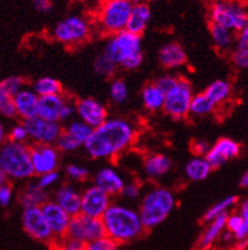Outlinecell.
Segmentation results:
<instances>
[{"instance_id": "obj_1", "label": "cell", "mask_w": 248, "mask_h": 250, "mask_svg": "<svg viewBox=\"0 0 248 250\" xmlns=\"http://www.w3.org/2000/svg\"><path fill=\"white\" fill-rule=\"evenodd\" d=\"M137 139V127L132 121L123 117L108 118L93 130L85 144V151L95 160L115 159L133 145Z\"/></svg>"}, {"instance_id": "obj_2", "label": "cell", "mask_w": 248, "mask_h": 250, "mask_svg": "<svg viewBox=\"0 0 248 250\" xmlns=\"http://www.w3.org/2000/svg\"><path fill=\"white\" fill-rule=\"evenodd\" d=\"M101 221L107 236L115 240L118 244L138 239L146 230L138 209L132 208L124 203H112L101 217Z\"/></svg>"}, {"instance_id": "obj_3", "label": "cell", "mask_w": 248, "mask_h": 250, "mask_svg": "<svg viewBox=\"0 0 248 250\" xmlns=\"http://www.w3.org/2000/svg\"><path fill=\"white\" fill-rule=\"evenodd\" d=\"M176 198L172 190L166 187H153L142 196L138 212L146 230L161 225L172 212Z\"/></svg>"}, {"instance_id": "obj_4", "label": "cell", "mask_w": 248, "mask_h": 250, "mask_svg": "<svg viewBox=\"0 0 248 250\" xmlns=\"http://www.w3.org/2000/svg\"><path fill=\"white\" fill-rule=\"evenodd\" d=\"M133 1L103 0L94 16V25L103 35L112 36L126 31Z\"/></svg>"}, {"instance_id": "obj_5", "label": "cell", "mask_w": 248, "mask_h": 250, "mask_svg": "<svg viewBox=\"0 0 248 250\" xmlns=\"http://www.w3.org/2000/svg\"><path fill=\"white\" fill-rule=\"evenodd\" d=\"M0 168L13 179H29L35 175L31 146L25 143L8 141L0 149Z\"/></svg>"}, {"instance_id": "obj_6", "label": "cell", "mask_w": 248, "mask_h": 250, "mask_svg": "<svg viewBox=\"0 0 248 250\" xmlns=\"http://www.w3.org/2000/svg\"><path fill=\"white\" fill-rule=\"evenodd\" d=\"M248 13L239 0H213L208 9L209 23L238 33L243 28Z\"/></svg>"}, {"instance_id": "obj_7", "label": "cell", "mask_w": 248, "mask_h": 250, "mask_svg": "<svg viewBox=\"0 0 248 250\" xmlns=\"http://www.w3.org/2000/svg\"><path fill=\"white\" fill-rule=\"evenodd\" d=\"M93 33V23L86 17L71 14L55 25L52 36L63 46L75 47L89 40Z\"/></svg>"}, {"instance_id": "obj_8", "label": "cell", "mask_w": 248, "mask_h": 250, "mask_svg": "<svg viewBox=\"0 0 248 250\" xmlns=\"http://www.w3.org/2000/svg\"><path fill=\"white\" fill-rule=\"evenodd\" d=\"M142 52L141 36L129 32L128 29L109 36L104 46L103 55L120 67L129 57Z\"/></svg>"}, {"instance_id": "obj_9", "label": "cell", "mask_w": 248, "mask_h": 250, "mask_svg": "<svg viewBox=\"0 0 248 250\" xmlns=\"http://www.w3.org/2000/svg\"><path fill=\"white\" fill-rule=\"evenodd\" d=\"M194 95L191 83L185 78L179 76L177 83L166 92L162 111L172 120H186L190 116V107Z\"/></svg>"}, {"instance_id": "obj_10", "label": "cell", "mask_w": 248, "mask_h": 250, "mask_svg": "<svg viewBox=\"0 0 248 250\" xmlns=\"http://www.w3.org/2000/svg\"><path fill=\"white\" fill-rule=\"evenodd\" d=\"M107 236L105 228L101 219L90 217L84 213L73 216L70 221L69 230H67V238L71 240L81 241L84 244H88L90 241Z\"/></svg>"}, {"instance_id": "obj_11", "label": "cell", "mask_w": 248, "mask_h": 250, "mask_svg": "<svg viewBox=\"0 0 248 250\" xmlns=\"http://www.w3.org/2000/svg\"><path fill=\"white\" fill-rule=\"evenodd\" d=\"M23 124L27 127L29 139L35 144L56 145L57 140L60 139L61 133L63 132V127L61 126L60 122L43 120L38 116L29 118V120H24Z\"/></svg>"}, {"instance_id": "obj_12", "label": "cell", "mask_w": 248, "mask_h": 250, "mask_svg": "<svg viewBox=\"0 0 248 250\" xmlns=\"http://www.w3.org/2000/svg\"><path fill=\"white\" fill-rule=\"evenodd\" d=\"M22 222L25 232L36 240L42 243L55 241V236L44 219L41 207H29L23 209Z\"/></svg>"}, {"instance_id": "obj_13", "label": "cell", "mask_w": 248, "mask_h": 250, "mask_svg": "<svg viewBox=\"0 0 248 250\" xmlns=\"http://www.w3.org/2000/svg\"><path fill=\"white\" fill-rule=\"evenodd\" d=\"M112 203V196L95 184L81 192V213L90 217L101 219Z\"/></svg>"}, {"instance_id": "obj_14", "label": "cell", "mask_w": 248, "mask_h": 250, "mask_svg": "<svg viewBox=\"0 0 248 250\" xmlns=\"http://www.w3.org/2000/svg\"><path fill=\"white\" fill-rule=\"evenodd\" d=\"M31 158L36 175L57 170L60 165V150L56 145L35 144L31 146Z\"/></svg>"}, {"instance_id": "obj_15", "label": "cell", "mask_w": 248, "mask_h": 250, "mask_svg": "<svg viewBox=\"0 0 248 250\" xmlns=\"http://www.w3.org/2000/svg\"><path fill=\"white\" fill-rule=\"evenodd\" d=\"M44 219L50 226L51 231L55 236V241H65L67 238V230H69L71 217L69 213L55 201H47L41 207Z\"/></svg>"}, {"instance_id": "obj_16", "label": "cell", "mask_w": 248, "mask_h": 250, "mask_svg": "<svg viewBox=\"0 0 248 250\" xmlns=\"http://www.w3.org/2000/svg\"><path fill=\"white\" fill-rule=\"evenodd\" d=\"M76 114L93 128L103 125L109 118L107 105L95 98H81L76 101Z\"/></svg>"}, {"instance_id": "obj_17", "label": "cell", "mask_w": 248, "mask_h": 250, "mask_svg": "<svg viewBox=\"0 0 248 250\" xmlns=\"http://www.w3.org/2000/svg\"><path fill=\"white\" fill-rule=\"evenodd\" d=\"M241 154V145L229 137H222L210 146L207 154V160L210 163L211 168H222L224 164L238 158Z\"/></svg>"}, {"instance_id": "obj_18", "label": "cell", "mask_w": 248, "mask_h": 250, "mask_svg": "<svg viewBox=\"0 0 248 250\" xmlns=\"http://www.w3.org/2000/svg\"><path fill=\"white\" fill-rule=\"evenodd\" d=\"M70 102L69 97L61 93V94L46 95V97H39L38 102V117L43 120L52 121V122H60L61 116H62L63 108Z\"/></svg>"}, {"instance_id": "obj_19", "label": "cell", "mask_w": 248, "mask_h": 250, "mask_svg": "<svg viewBox=\"0 0 248 250\" xmlns=\"http://www.w3.org/2000/svg\"><path fill=\"white\" fill-rule=\"evenodd\" d=\"M54 201L70 216L81 213V192L74 187L73 184H62L57 188Z\"/></svg>"}, {"instance_id": "obj_20", "label": "cell", "mask_w": 248, "mask_h": 250, "mask_svg": "<svg viewBox=\"0 0 248 250\" xmlns=\"http://www.w3.org/2000/svg\"><path fill=\"white\" fill-rule=\"evenodd\" d=\"M158 60L165 69L177 70L185 66V63L188 62V55L180 43L169 42L160 48Z\"/></svg>"}, {"instance_id": "obj_21", "label": "cell", "mask_w": 248, "mask_h": 250, "mask_svg": "<svg viewBox=\"0 0 248 250\" xmlns=\"http://www.w3.org/2000/svg\"><path fill=\"white\" fill-rule=\"evenodd\" d=\"M94 184L105 190L108 194L114 197L122 193L123 188L126 186V182L116 169L105 167L96 173L94 178Z\"/></svg>"}, {"instance_id": "obj_22", "label": "cell", "mask_w": 248, "mask_h": 250, "mask_svg": "<svg viewBox=\"0 0 248 250\" xmlns=\"http://www.w3.org/2000/svg\"><path fill=\"white\" fill-rule=\"evenodd\" d=\"M152 12L150 4L142 1V0H135L133 1L132 12L129 16L128 25L127 29L135 35L142 36V33L147 29L148 24L151 22Z\"/></svg>"}, {"instance_id": "obj_23", "label": "cell", "mask_w": 248, "mask_h": 250, "mask_svg": "<svg viewBox=\"0 0 248 250\" xmlns=\"http://www.w3.org/2000/svg\"><path fill=\"white\" fill-rule=\"evenodd\" d=\"M38 102L39 97L33 89L23 88L14 95L17 114L22 117L23 121L36 117L38 113Z\"/></svg>"}, {"instance_id": "obj_24", "label": "cell", "mask_w": 248, "mask_h": 250, "mask_svg": "<svg viewBox=\"0 0 248 250\" xmlns=\"http://www.w3.org/2000/svg\"><path fill=\"white\" fill-rule=\"evenodd\" d=\"M171 167H172L171 159L160 152L150 154L146 156L145 162H143V170H145L146 175L152 179L164 177L171 170Z\"/></svg>"}, {"instance_id": "obj_25", "label": "cell", "mask_w": 248, "mask_h": 250, "mask_svg": "<svg viewBox=\"0 0 248 250\" xmlns=\"http://www.w3.org/2000/svg\"><path fill=\"white\" fill-rule=\"evenodd\" d=\"M166 93L157 85V83H148L141 92L142 104L148 112H158L164 109Z\"/></svg>"}, {"instance_id": "obj_26", "label": "cell", "mask_w": 248, "mask_h": 250, "mask_svg": "<svg viewBox=\"0 0 248 250\" xmlns=\"http://www.w3.org/2000/svg\"><path fill=\"white\" fill-rule=\"evenodd\" d=\"M209 32H210L213 44L220 52H227V51L232 50L233 44H236L237 33L226 27L209 23Z\"/></svg>"}, {"instance_id": "obj_27", "label": "cell", "mask_w": 248, "mask_h": 250, "mask_svg": "<svg viewBox=\"0 0 248 250\" xmlns=\"http://www.w3.org/2000/svg\"><path fill=\"white\" fill-rule=\"evenodd\" d=\"M211 170L213 168L205 156H194L185 165L186 178L192 182L205 181L210 175Z\"/></svg>"}, {"instance_id": "obj_28", "label": "cell", "mask_w": 248, "mask_h": 250, "mask_svg": "<svg viewBox=\"0 0 248 250\" xmlns=\"http://www.w3.org/2000/svg\"><path fill=\"white\" fill-rule=\"evenodd\" d=\"M47 201H50L47 190L39 187L37 182L28 184L19 197V202L23 206V208L42 207Z\"/></svg>"}, {"instance_id": "obj_29", "label": "cell", "mask_w": 248, "mask_h": 250, "mask_svg": "<svg viewBox=\"0 0 248 250\" xmlns=\"http://www.w3.org/2000/svg\"><path fill=\"white\" fill-rule=\"evenodd\" d=\"M204 94L218 108L219 105L224 104L230 98V95H232V85L227 80H214L211 84L207 86V89L204 90Z\"/></svg>"}, {"instance_id": "obj_30", "label": "cell", "mask_w": 248, "mask_h": 250, "mask_svg": "<svg viewBox=\"0 0 248 250\" xmlns=\"http://www.w3.org/2000/svg\"><path fill=\"white\" fill-rule=\"evenodd\" d=\"M227 217H228V213H224V215L218 216L217 219L211 220L210 222H208L209 225L205 229L204 234L201 235L200 239L201 249L209 248L219 236H222L223 231L226 230Z\"/></svg>"}, {"instance_id": "obj_31", "label": "cell", "mask_w": 248, "mask_h": 250, "mask_svg": "<svg viewBox=\"0 0 248 250\" xmlns=\"http://www.w3.org/2000/svg\"><path fill=\"white\" fill-rule=\"evenodd\" d=\"M93 127L89 126L88 124H85L84 121L81 120H71L67 124V126L63 128V131L69 135V136L73 137L75 141L80 144L81 146H84L85 144L88 143V140L90 139L91 133H93Z\"/></svg>"}, {"instance_id": "obj_32", "label": "cell", "mask_w": 248, "mask_h": 250, "mask_svg": "<svg viewBox=\"0 0 248 250\" xmlns=\"http://www.w3.org/2000/svg\"><path fill=\"white\" fill-rule=\"evenodd\" d=\"M33 90L37 93L38 97H46V95H55L62 93V85L55 78L51 76H43L39 78L37 82L33 84Z\"/></svg>"}, {"instance_id": "obj_33", "label": "cell", "mask_w": 248, "mask_h": 250, "mask_svg": "<svg viewBox=\"0 0 248 250\" xmlns=\"http://www.w3.org/2000/svg\"><path fill=\"white\" fill-rule=\"evenodd\" d=\"M217 109V107L211 103V101L203 93L195 94L190 107V114L195 117H205L208 114L213 113Z\"/></svg>"}, {"instance_id": "obj_34", "label": "cell", "mask_w": 248, "mask_h": 250, "mask_svg": "<svg viewBox=\"0 0 248 250\" xmlns=\"http://www.w3.org/2000/svg\"><path fill=\"white\" fill-rule=\"evenodd\" d=\"M237 203H238V197L234 196V194H233V196L226 197L223 200H220L219 202L214 203L213 206L208 209L207 212H205L204 220L207 222H210L211 220L217 219L218 216L228 213V211L236 206Z\"/></svg>"}, {"instance_id": "obj_35", "label": "cell", "mask_w": 248, "mask_h": 250, "mask_svg": "<svg viewBox=\"0 0 248 250\" xmlns=\"http://www.w3.org/2000/svg\"><path fill=\"white\" fill-rule=\"evenodd\" d=\"M0 114L6 118L17 117V109L14 104V95L0 83Z\"/></svg>"}, {"instance_id": "obj_36", "label": "cell", "mask_w": 248, "mask_h": 250, "mask_svg": "<svg viewBox=\"0 0 248 250\" xmlns=\"http://www.w3.org/2000/svg\"><path fill=\"white\" fill-rule=\"evenodd\" d=\"M109 97L112 102L116 103V104L124 103L129 97L128 84L123 79H114L110 84Z\"/></svg>"}, {"instance_id": "obj_37", "label": "cell", "mask_w": 248, "mask_h": 250, "mask_svg": "<svg viewBox=\"0 0 248 250\" xmlns=\"http://www.w3.org/2000/svg\"><path fill=\"white\" fill-rule=\"evenodd\" d=\"M116 69H118V66L113 61L109 60L105 55L101 54L95 57L94 71L97 75L104 76V78H112L116 73Z\"/></svg>"}, {"instance_id": "obj_38", "label": "cell", "mask_w": 248, "mask_h": 250, "mask_svg": "<svg viewBox=\"0 0 248 250\" xmlns=\"http://www.w3.org/2000/svg\"><path fill=\"white\" fill-rule=\"evenodd\" d=\"M119 245L115 240H113L109 236L96 239L94 241H90L88 244H85L86 250H119Z\"/></svg>"}, {"instance_id": "obj_39", "label": "cell", "mask_w": 248, "mask_h": 250, "mask_svg": "<svg viewBox=\"0 0 248 250\" xmlns=\"http://www.w3.org/2000/svg\"><path fill=\"white\" fill-rule=\"evenodd\" d=\"M230 60L237 69L248 71V47H234L230 54Z\"/></svg>"}, {"instance_id": "obj_40", "label": "cell", "mask_w": 248, "mask_h": 250, "mask_svg": "<svg viewBox=\"0 0 248 250\" xmlns=\"http://www.w3.org/2000/svg\"><path fill=\"white\" fill-rule=\"evenodd\" d=\"M56 147L60 150V152H74L76 151V150H79L80 147H82V146L63 131V132L61 133L60 139L57 140Z\"/></svg>"}, {"instance_id": "obj_41", "label": "cell", "mask_w": 248, "mask_h": 250, "mask_svg": "<svg viewBox=\"0 0 248 250\" xmlns=\"http://www.w3.org/2000/svg\"><path fill=\"white\" fill-rule=\"evenodd\" d=\"M66 175L70 181L84 182L89 178V170L80 164H69L66 167Z\"/></svg>"}, {"instance_id": "obj_42", "label": "cell", "mask_w": 248, "mask_h": 250, "mask_svg": "<svg viewBox=\"0 0 248 250\" xmlns=\"http://www.w3.org/2000/svg\"><path fill=\"white\" fill-rule=\"evenodd\" d=\"M141 184L137 182H129V183H126L120 196L124 201H137L141 197Z\"/></svg>"}, {"instance_id": "obj_43", "label": "cell", "mask_w": 248, "mask_h": 250, "mask_svg": "<svg viewBox=\"0 0 248 250\" xmlns=\"http://www.w3.org/2000/svg\"><path fill=\"white\" fill-rule=\"evenodd\" d=\"M60 173L58 170H55V171H50V173H46V174H42V175H38V179H37V184L41 188L43 189H50L52 188L54 186H56L60 181Z\"/></svg>"}, {"instance_id": "obj_44", "label": "cell", "mask_w": 248, "mask_h": 250, "mask_svg": "<svg viewBox=\"0 0 248 250\" xmlns=\"http://www.w3.org/2000/svg\"><path fill=\"white\" fill-rule=\"evenodd\" d=\"M29 139L28 131L24 124H18L13 127L9 133V141H14V143H25Z\"/></svg>"}, {"instance_id": "obj_45", "label": "cell", "mask_w": 248, "mask_h": 250, "mask_svg": "<svg viewBox=\"0 0 248 250\" xmlns=\"http://www.w3.org/2000/svg\"><path fill=\"white\" fill-rule=\"evenodd\" d=\"M5 86L13 95H16L19 90H22L24 88V79L20 78V76H10V78H6L3 82H0Z\"/></svg>"}, {"instance_id": "obj_46", "label": "cell", "mask_w": 248, "mask_h": 250, "mask_svg": "<svg viewBox=\"0 0 248 250\" xmlns=\"http://www.w3.org/2000/svg\"><path fill=\"white\" fill-rule=\"evenodd\" d=\"M210 144L204 139H196L191 143V151L195 156H207L208 151L210 150Z\"/></svg>"}, {"instance_id": "obj_47", "label": "cell", "mask_w": 248, "mask_h": 250, "mask_svg": "<svg viewBox=\"0 0 248 250\" xmlns=\"http://www.w3.org/2000/svg\"><path fill=\"white\" fill-rule=\"evenodd\" d=\"M242 222H243V217L241 216V213L239 212L228 215V217H227L226 229L228 230V231L236 234L239 229H241V226H242Z\"/></svg>"}, {"instance_id": "obj_48", "label": "cell", "mask_w": 248, "mask_h": 250, "mask_svg": "<svg viewBox=\"0 0 248 250\" xmlns=\"http://www.w3.org/2000/svg\"><path fill=\"white\" fill-rule=\"evenodd\" d=\"M177 80H179V76L164 75L161 76V78H158V79L156 80V83H157V85L166 93L167 90H170V89L175 85L176 83H177Z\"/></svg>"}, {"instance_id": "obj_49", "label": "cell", "mask_w": 248, "mask_h": 250, "mask_svg": "<svg viewBox=\"0 0 248 250\" xmlns=\"http://www.w3.org/2000/svg\"><path fill=\"white\" fill-rule=\"evenodd\" d=\"M236 46L237 47H248V16L243 28L237 33Z\"/></svg>"}, {"instance_id": "obj_50", "label": "cell", "mask_w": 248, "mask_h": 250, "mask_svg": "<svg viewBox=\"0 0 248 250\" xmlns=\"http://www.w3.org/2000/svg\"><path fill=\"white\" fill-rule=\"evenodd\" d=\"M13 197V189L9 184H5L3 187H0V205L6 207L10 203Z\"/></svg>"}, {"instance_id": "obj_51", "label": "cell", "mask_w": 248, "mask_h": 250, "mask_svg": "<svg viewBox=\"0 0 248 250\" xmlns=\"http://www.w3.org/2000/svg\"><path fill=\"white\" fill-rule=\"evenodd\" d=\"M32 4H33L37 12L43 13V14L50 13L52 8H54V4H52L51 0H32Z\"/></svg>"}, {"instance_id": "obj_52", "label": "cell", "mask_w": 248, "mask_h": 250, "mask_svg": "<svg viewBox=\"0 0 248 250\" xmlns=\"http://www.w3.org/2000/svg\"><path fill=\"white\" fill-rule=\"evenodd\" d=\"M242 216V215H241ZM243 217V222L242 226L239 229L238 231L234 234V239H237L238 241L241 240H247L248 239V215L247 216H242Z\"/></svg>"}, {"instance_id": "obj_53", "label": "cell", "mask_w": 248, "mask_h": 250, "mask_svg": "<svg viewBox=\"0 0 248 250\" xmlns=\"http://www.w3.org/2000/svg\"><path fill=\"white\" fill-rule=\"evenodd\" d=\"M62 250H86L85 249V244L81 241L71 240V239H66L63 241Z\"/></svg>"}, {"instance_id": "obj_54", "label": "cell", "mask_w": 248, "mask_h": 250, "mask_svg": "<svg viewBox=\"0 0 248 250\" xmlns=\"http://www.w3.org/2000/svg\"><path fill=\"white\" fill-rule=\"evenodd\" d=\"M238 212L241 213L242 216L248 215V198H246V200H243L242 202H241V205H239Z\"/></svg>"}, {"instance_id": "obj_55", "label": "cell", "mask_w": 248, "mask_h": 250, "mask_svg": "<svg viewBox=\"0 0 248 250\" xmlns=\"http://www.w3.org/2000/svg\"><path fill=\"white\" fill-rule=\"evenodd\" d=\"M8 179H9L8 174H6L3 169L0 168V187H3L5 184H8Z\"/></svg>"}, {"instance_id": "obj_56", "label": "cell", "mask_w": 248, "mask_h": 250, "mask_svg": "<svg viewBox=\"0 0 248 250\" xmlns=\"http://www.w3.org/2000/svg\"><path fill=\"white\" fill-rule=\"evenodd\" d=\"M239 184H241V187L242 188H248V169L243 173L242 178H241V181H239Z\"/></svg>"}, {"instance_id": "obj_57", "label": "cell", "mask_w": 248, "mask_h": 250, "mask_svg": "<svg viewBox=\"0 0 248 250\" xmlns=\"http://www.w3.org/2000/svg\"><path fill=\"white\" fill-rule=\"evenodd\" d=\"M233 238H234V234H233V232H230V231H228V230H227L226 232H223V234H222V239H223L224 241H230Z\"/></svg>"}, {"instance_id": "obj_58", "label": "cell", "mask_w": 248, "mask_h": 250, "mask_svg": "<svg viewBox=\"0 0 248 250\" xmlns=\"http://www.w3.org/2000/svg\"><path fill=\"white\" fill-rule=\"evenodd\" d=\"M248 245V239L247 240H241L238 241V244H237V250H245Z\"/></svg>"}, {"instance_id": "obj_59", "label": "cell", "mask_w": 248, "mask_h": 250, "mask_svg": "<svg viewBox=\"0 0 248 250\" xmlns=\"http://www.w3.org/2000/svg\"><path fill=\"white\" fill-rule=\"evenodd\" d=\"M4 140H5V128H4L3 124L0 122V144H3Z\"/></svg>"}, {"instance_id": "obj_60", "label": "cell", "mask_w": 248, "mask_h": 250, "mask_svg": "<svg viewBox=\"0 0 248 250\" xmlns=\"http://www.w3.org/2000/svg\"><path fill=\"white\" fill-rule=\"evenodd\" d=\"M142 1H145V3L147 4H151V3H156V1H158V0H142Z\"/></svg>"}, {"instance_id": "obj_61", "label": "cell", "mask_w": 248, "mask_h": 250, "mask_svg": "<svg viewBox=\"0 0 248 250\" xmlns=\"http://www.w3.org/2000/svg\"><path fill=\"white\" fill-rule=\"evenodd\" d=\"M116 1H134V0H116Z\"/></svg>"}]
</instances>
